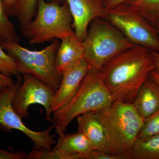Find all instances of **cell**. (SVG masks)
Segmentation results:
<instances>
[{
  "instance_id": "obj_22",
  "label": "cell",
  "mask_w": 159,
  "mask_h": 159,
  "mask_svg": "<svg viewBox=\"0 0 159 159\" xmlns=\"http://www.w3.org/2000/svg\"><path fill=\"white\" fill-rule=\"evenodd\" d=\"M28 159V155L23 151L11 152L0 148V159Z\"/></svg>"
},
{
  "instance_id": "obj_12",
  "label": "cell",
  "mask_w": 159,
  "mask_h": 159,
  "mask_svg": "<svg viewBox=\"0 0 159 159\" xmlns=\"http://www.w3.org/2000/svg\"><path fill=\"white\" fill-rule=\"evenodd\" d=\"M57 134L58 140L53 149L60 152L64 159H89L94 150L84 134L78 131L70 134Z\"/></svg>"
},
{
  "instance_id": "obj_6",
  "label": "cell",
  "mask_w": 159,
  "mask_h": 159,
  "mask_svg": "<svg viewBox=\"0 0 159 159\" xmlns=\"http://www.w3.org/2000/svg\"><path fill=\"white\" fill-rule=\"evenodd\" d=\"M62 1L61 5L57 0H38L36 15L29 24L26 33L25 38L29 39V45L40 44L75 35L68 5Z\"/></svg>"
},
{
  "instance_id": "obj_19",
  "label": "cell",
  "mask_w": 159,
  "mask_h": 159,
  "mask_svg": "<svg viewBox=\"0 0 159 159\" xmlns=\"http://www.w3.org/2000/svg\"><path fill=\"white\" fill-rule=\"evenodd\" d=\"M9 16V11L2 0H0V41L19 43L20 38L10 21Z\"/></svg>"
},
{
  "instance_id": "obj_9",
  "label": "cell",
  "mask_w": 159,
  "mask_h": 159,
  "mask_svg": "<svg viewBox=\"0 0 159 159\" xmlns=\"http://www.w3.org/2000/svg\"><path fill=\"white\" fill-rule=\"evenodd\" d=\"M23 76L21 85L12 99L13 109L22 119H26L29 116L30 106L40 104L45 110L46 121L53 122L51 107L56 91L32 74H25Z\"/></svg>"
},
{
  "instance_id": "obj_18",
  "label": "cell",
  "mask_w": 159,
  "mask_h": 159,
  "mask_svg": "<svg viewBox=\"0 0 159 159\" xmlns=\"http://www.w3.org/2000/svg\"><path fill=\"white\" fill-rule=\"evenodd\" d=\"M125 3L156 27L159 19V0H129Z\"/></svg>"
},
{
  "instance_id": "obj_13",
  "label": "cell",
  "mask_w": 159,
  "mask_h": 159,
  "mask_svg": "<svg viewBox=\"0 0 159 159\" xmlns=\"http://www.w3.org/2000/svg\"><path fill=\"white\" fill-rule=\"evenodd\" d=\"M137 112L144 119L159 109V84L148 77L137 92L133 103Z\"/></svg>"
},
{
  "instance_id": "obj_10",
  "label": "cell",
  "mask_w": 159,
  "mask_h": 159,
  "mask_svg": "<svg viewBox=\"0 0 159 159\" xmlns=\"http://www.w3.org/2000/svg\"><path fill=\"white\" fill-rule=\"evenodd\" d=\"M68 5L72 18V27L75 35L84 40L91 22L97 18L107 17L106 0H61Z\"/></svg>"
},
{
  "instance_id": "obj_26",
  "label": "cell",
  "mask_w": 159,
  "mask_h": 159,
  "mask_svg": "<svg viewBox=\"0 0 159 159\" xmlns=\"http://www.w3.org/2000/svg\"><path fill=\"white\" fill-rule=\"evenodd\" d=\"M152 54L155 65L154 70L159 74V52L152 51Z\"/></svg>"
},
{
  "instance_id": "obj_15",
  "label": "cell",
  "mask_w": 159,
  "mask_h": 159,
  "mask_svg": "<svg viewBox=\"0 0 159 159\" xmlns=\"http://www.w3.org/2000/svg\"><path fill=\"white\" fill-rule=\"evenodd\" d=\"M61 41L56 55V65L57 70L62 73L66 69L83 58L84 49L82 41L76 35L64 38Z\"/></svg>"
},
{
  "instance_id": "obj_11",
  "label": "cell",
  "mask_w": 159,
  "mask_h": 159,
  "mask_svg": "<svg viewBox=\"0 0 159 159\" xmlns=\"http://www.w3.org/2000/svg\"><path fill=\"white\" fill-rule=\"evenodd\" d=\"M90 68L84 57L62 72V77L51 107V112L63 108L75 96Z\"/></svg>"
},
{
  "instance_id": "obj_24",
  "label": "cell",
  "mask_w": 159,
  "mask_h": 159,
  "mask_svg": "<svg viewBox=\"0 0 159 159\" xmlns=\"http://www.w3.org/2000/svg\"><path fill=\"white\" fill-rule=\"evenodd\" d=\"M14 83L11 77L0 73V90Z\"/></svg>"
},
{
  "instance_id": "obj_27",
  "label": "cell",
  "mask_w": 159,
  "mask_h": 159,
  "mask_svg": "<svg viewBox=\"0 0 159 159\" xmlns=\"http://www.w3.org/2000/svg\"><path fill=\"white\" fill-rule=\"evenodd\" d=\"M3 2L9 11V15L11 10L14 8L16 0H2Z\"/></svg>"
},
{
  "instance_id": "obj_23",
  "label": "cell",
  "mask_w": 159,
  "mask_h": 159,
  "mask_svg": "<svg viewBox=\"0 0 159 159\" xmlns=\"http://www.w3.org/2000/svg\"><path fill=\"white\" fill-rule=\"evenodd\" d=\"M89 159H125L123 157L113 155L100 151L93 150Z\"/></svg>"
},
{
  "instance_id": "obj_7",
  "label": "cell",
  "mask_w": 159,
  "mask_h": 159,
  "mask_svg": "<svg viewBox=\"0 0 159 159\" xmlns=\"http://www.w3.org/2000/svg\"><path fill=\"white\" fill-rule=\"evenodd\" d=\"M107 19L134 45L159 52V34L156 28L127 3L107 10Z\"/></svg>"
},
{
  "instance_id": "obj_8",
  "label": "cell",
  "mask_w": 159,
  "mask_h": 159,
  "mask_svg": "<svg viewBox=\"0 0 159 159\" xmlns=\"http://www.w3.org/2000/svg\"><path fill=\"white\" fill-rule=\"evenodd\" d=\"M16 83L0 90V128L10 131L12 129H17L22 132L34 144V149L52 150V145L56 144L55 135L51 134V130L55 125H51L43 131H34L23 123L22 118L19 116L12 107V99L21 85L23 78L17 75Z\"/></svg>"
},
{
  "instance_id": "obj_28",
  "label": "cell",
  "mask_w": 159,
  "mask_h": 159,
  "mask_svg": "<svg viewBox=\"0 0 159 159\" xmlns=\"http://www.w3.org/2000/svg\"><path fill=\"white\" fill-rule=\"evenodd\" d=\"M148 77L151 79H153L155 81H156L159 84V74L157 73L154 70H152L149 73Z\"/></svg>"
},
{
  "instance_id": "obj_17",
  "label": "cell",
  "mask_w": 159,
  "mask_h": 159,
  "mask_svg": "<svg viewBox=\"0 0 159 159\" xmlns=\"http://www.w3.org/2000/svg\"><path fill=\"white\" fill-rule=\"evenodd\" d=\"M127 159H159V134L148 139H137Z\"/></svg>"
},
{
  "instance_id": "obj_3",
  "label": "cell",
  "mask_w": 159,
  "mask_h": 159,
  "mask_svg": "<svg viewBox=\"0 0 159 159\" xmlns=\"http://www.w3.org/2000/svg\"><path fill=\"white\" fill-rule=\"evenodd\" d=\"M114 101L99 71L90 68L74 98L63 108L52 113L56 133H64L69 124L78 116L101 110L111 105Z\"/></svg>"
},
{
  "instance_id": "obj_14",
  "label": "cell",
  "mask_w": 159,
  "mask_h": 159,
  "mask_svg": "<svg viewBox=\"0 0 159 159\" xmlns=\"http://www.w3.org/2000/svg\"><path fill=\"white\" fill-rule=\"evenodd\" d=\"M78 131L84 134L94 150L105 152L104 130L97 111L88 112L77 117Z\"/></svg>"
},
{
  "instance_id": "obj_4",
  "label": "cell",
  "mask_w": 159,
  "mask_h": 159,
  "mask_svg": "<svg viewBox=\"0 0 159 159\" xmlns=\"http://www.w3.org/2000/svg\"><path fill=\"white\" fill-rule=\"evenodd\" d=\"M84 57L90 68L99 71L112 58L134 46L106 19L97 18L89 24L82 41Z\"/></svg>"
},
{
  "instance_id": "obj_1",
  "label": "cell",
  "mask_w": 159,
  "mask_h": 159,
  "mask_svg": "<svg viewBox=\"0 0 159 159\" xmlns=\"http://www.w3.org/2000/svg\"><path fill=\"white\" fill-rule=\"evenodd\" d=\"M155 68L152 51L134 45L112 58L99 72L114 100L132 104L139 89Z\"/></svg>"
},
{
  "instance_id": "obj_2",
  "label": "cell",
  "mask_w": 159,
  "mask_h": 159,
  "mask_svg": "<svg viewBox=\"0 0 159 159\" xmlns=\"http://www.w3.org/2000/svg\"><path fill=\"white\" fill-rule=\"evenodd\" d=\"M97 111L105 134V152L127 159L145 119L133 104L119 100Z\"/></svg>"
},
{
  "instance_id": "obj_20",
  "label": "cell",
  "mask_w": 159,
  "mask_h": 159,
  "mask_svg": "<svg viewBox=\"0 0 159 159\" xmlns=\"http://www.w3.org/2000/svg\"><path fill=\"white\" fill-rule=\"evenodd\" d=\"M159 134V109L145 119L138 134L139 139H148Z\"/></svg>"
},
{
  "instance_id": "obj_21",
  "label": "cell",
  "mask_w": 159,
  "mask_h": 159,
  "mask_svg": "<svg viewBox=\"0 0 159 159\" xmlns=\"http://www.w3.org/2000/svg\"><path fill=\"white\" fill-rule=\"evenodd\" d=\"M18 70L17 64L15 61L5 52L0 45V73L11 77L12 75H19Z\"/></svg>"
},
{
  "instance_id": "obj_16",
  "label": "cell",
  "mask_w": 159,
  "mask_h": 159,
  "mask_svg": "<svg viewBox=\"0 0 159 159\" xmlns=\"http://www.w3.org/2000/svg\"><path fill=\"white\" fill-rule=\"evenodd\" d=\"M51 1L47 0V2ZM37 8L38 0H16L14 8L9 13V16L17 19L20 30L25 38L29 24L36 15Z\"/></svg>"
},
{
  "instance_id": "obj_29",
  "label": "cell",
  "mask_w": 159,
  "mask_h": 159,
  "mask_svg": "<svg viewBox=\"0 0 159 159\" xmlns=\"http://www.w3.org/2000/svg\"><path fill=\"white\" fill-rule=\"evenodd\" d=\"M156 28L158 32V34H159V19L158 20L157 22V23L156 26Z\"/></svg>"
},
{
  "instance_id": "obj_25",
  "label": "cell",
  "mask_w": 159,
  "mask_h": 159,
  "mask_svg": "<svg viewBox=\"0 0 159 159\" xmlns=\"http://www.w3.org/2000/svg\"><path fill=\"white\" fill-rule=\"evenodd\" d=\"M128 1L129 0H106L107 10H108L120 4L126 2Z\"/></svg>"
},
{
  "instance_id": "obj_5",
  "label": "cell",
  "mask_w": 159,
  "mask_h": 159,
  "mask_svg": "<svg viewBox=\"0 0 159 159\" xmlns=\"http://www.w3.org/2000/svg\"><path fill=\"white\" fill-rule=\"evenodd\" d=\"M60 44L55 39L41 51H32L15 41H0V45L17 64L19 75H34L51 86L56 91L59 88L62 74L57 70L56 58Z\"/></svg>"
}]
</instances>
